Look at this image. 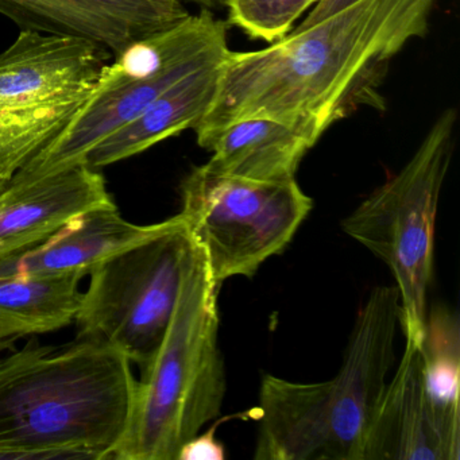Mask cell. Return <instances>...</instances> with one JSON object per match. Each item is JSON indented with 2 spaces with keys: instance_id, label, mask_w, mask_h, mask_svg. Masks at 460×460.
Returning a JSON list of instances; mask_svg holds the SVG:
<instances>
[{
  "instance_id": "obj_19",
  "label": "cell",
  "mask_w": 460,
  "mask_h": 460,
  "mask_svg": "<svg viewBox=\"0 0 460 460\" xmlns=\"http://www.w3.org/2000/svg\"><path fill=\"white\" fill-rule=\"evenodd\" d=\"M203 460L212 459L220 460L225 459V449L217 443L214 438V430H208L204 435H198L188 441L179 454L177 460Z\"/></svg>"
},
{
  "instance_id": "obj_4",
  "label": "cell",
  "mask_w": 460,
  "mask_h": 460,
  "mask_svg": "<svg viewBox=\"0 0 460 460\" xmlns=\"http://www.w3.org/2000/svg\"><path fill=\"white\" fill-rule=\"evenodd\" d=\"M217 293L203 249L193 239L173 316L155 358L141 370L111 460H177L182 447L219 417L227 382Z\"/></svg>"
},
{
  "instance_id": "obj_12",
  "label": "cell",
  "mask_w": 460,
  "mask_h": 460,
  "mask_svg": "<svg viewBox=\"0 0 460 460\" xmlns=\"http://www.w3.org/2000/svg\"><path fill=\"white\" fill-rule=\"evenodd\" d=\"M115 206L106 180L85 164L31 180H10L0 193V261L44 243L72 219Z\"/></svg>"
},
{
  "instance_id": "obj_11",
  "label": "cell",
  "mask_w": 460,
  "mask_h": 460,
  "mask_svg": "<svg viewBox=\"0 0 460 460\" xmlns=\"http://www.w3.org/2000/svg\"><path fill=\"white\" fill-rule=\"evenodd\" d=\"M0 14L21 31L90 40L114 58L190 13L179 0H0Z\"/></svg>"
},
{
  "instance_id": "obj_10",
  "label": "cell",
  "mask_w": 460,
  "mask_h": 460,
  "mask_svg": "<svg viewBox=\"0 0 460 460\" xmlns=\"http://www.w3.org/2000/svg\"><path fill=\"white\" fill-rule=\"evenodd\" d=\"M460 430L443 421L425 387L421 344L405 341L368 430L363 460H459Z\"/></svg>"
},
{
  "instance_id": "obj_15",
  "label": "cell",
  "mask_w": 460,
  "mask_h": 460,
  "mask_svg": "<svg viewBox=\"0 0 460 460\" xmlns=\"http://www.w3.org/2000/svg\"><path fill=\"white\" fill-rule=\"evenodd\" d=\"M219 66L199 69L172 85L141 114L96 145L85 157V165L99 171L195 128L214 99Z\"/></svg>"
},
{
  "instance_id": "obj_8",
  "label": "cell",
  "mask_w": 460,
  "mask_h": 460,
  "mask_svg": "<svg viewBox=\"0 0 460 460\" xmlns=\"http://www.w3.org/2000/svg\"><path fill=\"white\" fill-rule=\"evenodd\" d=\"M192 244L187 223L177 214L146 241L96 266L75 317L77 338L101 339L144 370L173 316Z\"/></svg>"
},
{
  "instance_id": "obj_20",
  "label": "cell",
  "mask_w": 460,
  "mask_h": 460,
  "mask_svg": "<svg viewBox=\"0 0 460 460\" xmlns=\"http://www.w3.org/2000/svg\"><path fill=\"white\" fill-rule=\"evenodd\" d=\"M357 0H319L316 4L311 9V13L306 15L305 20L295 29V31H303V29L309 28L314 23L320 22L324 18L341 12L344 7L355 4Z\"/></svg>"
},
{
  "instance_id": "obj_3",
  "label": "cell",
  "mask_w": 460,
  "mask_h": 460,
  "mask_svg": "<svg viewBox=\"0 0 460 460\" xmlns=\"http://www.w3.org/2000/svg\"><path fill=\"white\" fill-rule=\"evenodd\" d=\"M398 325L397 288H374L358 312L343 366L332 379L298 384L263 376L254 459L363 460L394 365Z\"/></svg>"
},
{
  "instance_id": "obj_17",
  "label": "cell",
  "mask_w": 460,
  "mask_h": 460,
  "mask_svg": "<svg viewBox=\"0 0 460 460\" xmlns=\"http://www.w3.org/2000/svg\"><path fill=\"white\" fill-rule=\"evenodd\" d=\"M424 378L428 395L438 416L460 430L459 413V324L447 309L427 314L424 339Z\"/></svg>"
},
{
  "instance_id": "obj_14",
  "label": "cell",
  "mask_w": 460,
  "mask_h": 460,
  "mask_svg": "<svg viewBox=\"0 0 460 460\" xmlns=\"http://www.w3.org/2000/svg\"><path fill=\"white\" fill-rule=\"evenodd\" d=\"M322 130L306 120L250 117L226 126L209 142V171L255 181L295 179Z\"/></svg>"
},
{
  "instance_id": "obj_9",
  "label": "cell",
  "mask_w": 460,
  "mask_h": 460,
  "mask_svg": "<svg viewBox=\"0 0 460 460\" xmlns=\"http://www.w3.org/2000/svg\"><path fill=\"white\" fill-rule=\"evenodd\" d=\"M182 209L215 284L252 277L279 254L314 203L296 179L255 181L196 166L181 182Z\"/></svg>"
},
{
  "instance_id": "obj_16",
  "label": "cell",
  "mask_w": 460,
  "mask_h": 460,
  "mask_svg": "<svg viewBox=\"0 0 460 460\" xmlns=\"http://www.w3.org/2000/svg\"><path fill=\"white\" fill-rule=\"evenodd\" d=\"M83 274L0 277V351L26 336L72 324L82 301Z\"/></svg>"
},
{
  "instance_id": "obj_18",
  "label": "cell",
  "mask_w": 460,
  "mask_h": 460,
  "mask_svg": "<svg viewBox=\"0 0 460 460\" xmlns=\"http://www.w3.org/2000/svg\"><path fill=\"white\" fill-rule=\"evenodd\" d=\"M319 0H227L228 23L249 39L274 44Z\"/></svg>"
},
{
  "instance_id": "obj_2",
  "label": "cell",
  "mask_w": 460,
  "mask_h": 460,
  "mask_svg": "<svg viewBox=\"0 0 460 460\" xmlns=\"http://www.w3.org/2000/svg\"><path fill=\"white\" fill-rule=\"evenodd\" d=\"M137 382L130 360L101 339L29 341L0 359V460L111 459Z\"/></svg>"
},
{
  "instance_id": "obj_22",
  "label": "cell",
  "mask_w": 460,
  "mask_h": 460,
  "mask_svg": "<svg viewBox=\"0 0 460 460\" xmlns=\"http://www.w3.org/2000/svg\"><path fill=\"white\" fill-rule=\"evenodd\" d=\"M9 180H4V177H0V193H4L6 188L9 187Z\"/></svg>"
},
{
  "instance_id": "obj_21",
  "label": "cell",
  "mask_w": 460,
  "mask_h": 460,
  "mask_svg": "<svg viewBox=\"0 0 460 460\" xmlns=\"http://www.w3.org/2000/svg\"><path fill=\"white\" fill-rule=\"evenodd\" d=\"M181 4H192L206 10L222 9L227 4V0H179Z\"/></svg>"
},
{
  "instance_id": "obj_7",
  "label": "cell",
  "mask_w": 460,
  "mask_h": 460,
  "mask_svg": "<svg viewBox=\"0 0 460 460\" xmlns=\"http://www.w3.org/2000/svg\"><path fill=\"white\" fill-rule=\"evenodd\" d=\"M111 58L90 40L37 31L0 53V177L10 181L61 136Z\"/></svg>"
},
{
  "instance_id": "obj_6",
  "label": "cell",
  "mask_w": 460,
  "mask_h": 460,
  "mask_svg": "<svg viewBox=\"0 0 460 460\" xmlns=\"http://www.w3.org/2000/svg\"><path fill=\"white\" fill-rule=\"evenodd\" d=\"M456 111L446 110L409 163L341 220L349 238L384 261L400 295L405 341L421 344L432 279L433 244L441 188L454 150Z\"/></svg>"
},
{
  "instance_id": "obj_13",
  "label": "cell",
  "mask_w": 460,
  "mask_h": 460,
  "mask_svg": "<svg viewBox=\"0 0 460 460\" xmlns=\"http://www.w3.org/2000/svg\"><path fill=\"white\" fill-rule=\"evenodd\" d=\"M163 225L128 222L117 206L90 209L40 246L0 261V277L87 276L104 261L157 234Z\"/></svg>"
},
{
  "instance_id": "obj_1",
  "label": "cell",
  "mask_w": 460,
  "mask_h": 460,
  "mask_svg": "<svg viewBox=\"0 0 460 460\" xmlns=\"http://www.w3.org/2000/svg\"><path fill=\"white\" fill-rule=\"evenodd\" d=\"M435 0H357L265 49L223 58L217 91L195 126L207 149L222 128L250 117L306 120L324 131L381 101L389 61L424 36Z\"/></svg>"
},
{
  "instance_id": "obj_5",
  "label": "cell",
  "mask_w": 460,
  "mask_h": 460,
  "mask_svg": "<svg viewBox=\"0 0 460 460\" xmlns=\"http://www.w3.org/2000/svg\"><path fill=\"white\" fill-rule=\"evenodd\" d=\"M227 52V23L206 9L136 40L104 66L68 128L12 180L39 179L84 164L96 145L172 85L199 69L217 66Z\"/></svg>"
}]
</instances>
